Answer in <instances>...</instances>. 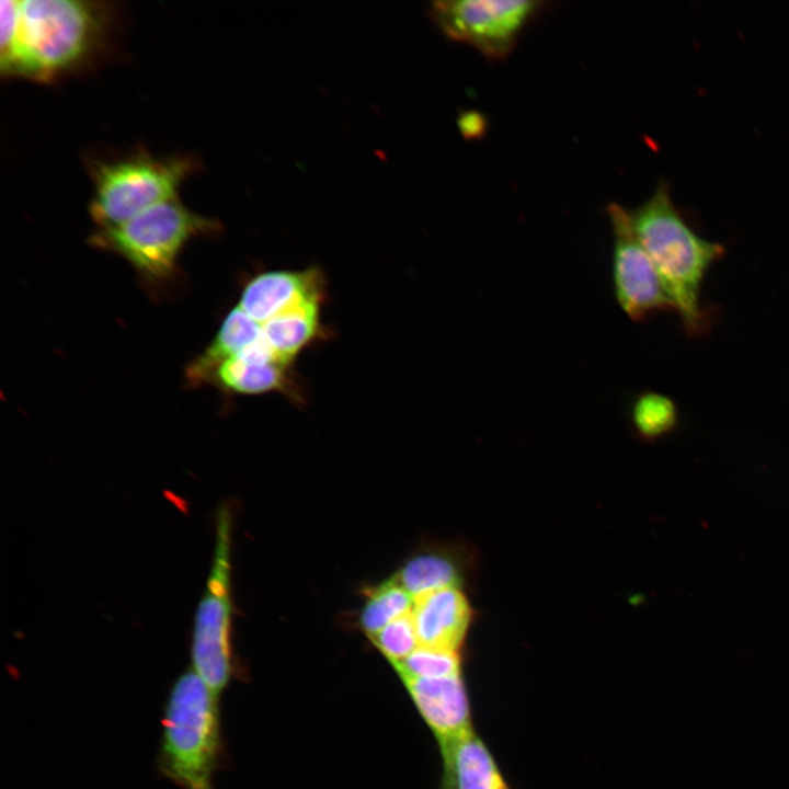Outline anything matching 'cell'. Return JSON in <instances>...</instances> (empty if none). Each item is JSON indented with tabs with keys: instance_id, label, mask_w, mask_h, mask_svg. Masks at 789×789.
Masks as SVG:
<instances>
[{
	"instance_id": "cell-1",
	"label": "cell",
	"mask_w": 789,
	"mask_h": 789,
	"mask_svg": "<svg viewBox=\"0 0 789 789\" xmlns=\"http://www.w3.org/2000/svg\"><path fill=\"white\" fill-rule=\"evenodd\" d=\"M0 70L52 80L95 49L106 27L100 3L75 0H2Z\"/></svg>"
},
{
	"instance_id": "cell-2",
	"label": "cell",
	"mask_w": 789,
	"mask_h": 789,
	"mask_svg": "<svg viewBox=\"0 0 789 789\" xmlns=\"http://www.w3.org/2000/svg\"><path fill=\"white\" fill-rule=\"evenodd\" d=\"M631 213L634 232L651 258L685 329L700 332L706 316L700 304L704 278L724 253L720 243L697 235L675 208L667 183Z\"/></svg>"
},
{
	"instance_id": "cell-3",
	"label": "cell",
	"mask_w": 789,
	"mask_h": 789,
	"mask_svg": "<svg viewBox=\"0 0 789 789\" xmlns=\"http://www.w3.org/2000/svg\"><path fill=\"white\" fill-rule=\"evenodd\" d=\"M220 754L218 696L193 670L185 671L165 702L159 769L183 789H215Z\"/></svg>"
},
{
	"instance_id": "cell-4",
	"label": "cell",
	"mask_w": 789,
	"mask_h": 789,
	"mask_svg": "<svg viewBox=\"0 0 789 789\" xmlns=\"http://www.w3.org/2000/svg\"><path fill=\"white\" fill-rule=\"evenodd\" d=\"M220 224L191 211L179 199L159 203L128 221L99 229L89 242L128 261L149 283H164L175 276L178 258L193 238L218 233Z\"/></svg>"
},
{
	"instance_id": "cell-5",
	"label": "cell",
	"mask_w": 789,
	"mask_h": 789,
	"mask_svg": "<svg viewBox=\"0 0 789 789\" xmlns=\"http://www.w3.org/2000/svg\"><path fill=\"white\" fill-rule=\"evenodd\" d=\"M194 162L184 157L137 152L96 163L92 169L90 215L99 229L117 227L144 210L176 198Z\"/></svg>"
},
{
	"instance_id": "cell-6",
	"label": "cell",
	"mask_w": 789,
	"mask_h": 789,
	"mask_svg": "<svg viewBox=\"0 0 789 789\" xmlns=\"http://www.w3.org/2000/svg\"><path fill=\"white\" fill-rule=\"evenodd\" d=\"M231 537V510L229 506H221L216 517L211 567L195 611L191 645L192 670L218 697L227 686L233 668Z\"/></svg>"
},
{
	"instance_id": "cell-7",
	"label": "cell",
	"mask_w": 789,
	"mask_h": 789,
	"mask_svg": "<svg viewBox=\"0 0 789 789\" xmlns=\"http://www.w3.org/2000/svg\"><path fill=\"white\" fill-rule=\"evenodd\" d=\"M542 4L534 0H443L430 4V16L450 39L501 59Z\"/></svg>"
},
{
	"instance_id": "cell-8",
	"label": "cell",
	"mask_w": 789,
	"mask_h": 789,
	"mask_svg": "<svg viewBox=\"0 0 789 789\" xmlns=\"http://www.w3.org/2000/svg\"><path fill=\"white\" fill-rule=\"evenodd\" d=\"M606 210L614 236L613 281L619 307L633 321L674 310L651 258L634 232L630 210L617 203H610Z\"/></svg>"
},
{
	"instance_id": "cell-9",
	"label": "cell",
	"mask_w": 789,
	"mask_h": 789,
	"mask_svg": "<svg viewBox=\"0 0 789 789\" xmlns=\"http://www.w3.org/2000/svg\"><path fill=\"white\" fill-rule=\"evenodd\" d=\"M313 298H327L322 270H272L250 278L240 294L238 307L262 324L281 312Z\"/></svg>"
},
{
	"instance_id": "cell-10",
	"label": "cell",
	"mask_w": 789,
	"mask_h": 789,
	"mask_svg": "<svg viewBox=\"0 0 789 789\" xmlns=\"http://www.w3.org/2000/svg\"><path fill=\"white\" fill-rule=\"evenodd\" d=\"M401 679L438 743L472 731L469 699L461 673Z\"/></svg>"
},
{
	"instance_id": "cell-11",
	"label": "cell",
	"mask_w": 789,
	"mask_h": 789,
	"mask_svg": "<svg viewBox=\"0 0 789 789\" xmlns=\"http://www.w3.org/2000/svg\"><path fill=\"white\" fill-rule=\"evenodd\" d=\"M419 645L458 650L471 619L459 587H446L414 598L411 609Z\"/></svg>"
},
{
	"instance_id": "cell-12",
	"label": "cell",
	"mask_w": 789,
	"mask_h": 789,
	"mask_svg": "<svg viewBox=\"0 0 789 789\" xmlns=\"http://www.w3.org/2000/svg\"><path fill=\"white\" fill-rule=\"evenodd\" d=\"M210 384L230 395L276 392L298 405L306 402L294 365L278 361H256L237 354L219 365Z\"/></svg>"
},
{
	"instance_id": "cell-13",
	"label": "cell",
	"mask_w": 789,
	"mask_h": 789,
	"mask_svg": "<svg viewBox=\"0 0 789 789\" xmlns=\"http://www.w3.org/2000/svg\"><path fill=\"white\" fill-rule=\"evenodd\" d=\"M438 745L443 758L439 789H510L493 755L473 730Z\"/></svg>"
},
{
	"instance_id": "cell-14",
	"label": "cell",
	"mask_w": 789,
	"mask_h": 789,
	"mask_svg": "<svg viewBox=\"0 0 789 789\" xmlns=\"http://www.w3.org/2000/svg\"><path fill=\"white\" fill-rule=\"evenodd\" d=\"M324 298L305 300L261 324L262 336L285 363L295 361L312 344L329 334L322 321Z\"/></svg>"
},
{
	"instance_id": "cell-15",
	"label": "cell",
	"mask_w": 789,
	"mask_h": 789,
	"mask_svg": "<svg viewBox=\"0 0 789 789\" xmlns=\"http://www.w3.org/2000/svg\"><path fill=\"white\" fill-rule=\"evenodd\" d=\"M468 570L465 553L433 546L412 554L393 575L413 597L446 587H459Z\"/></svg>"
},
{
	"instance_id": "cell-16",
	"label": "cell",
	"mask_w": 789,
	"mask_h": 789,
	"mask_svg": "<svg viewBox=\"0 0 789 789\" xmlns=\"http://www.w3.org/2000/svg\"><path fill=\"white\" fill-rule=\"evenodd\" d=\"M261 335V324L236 306L224 319L211 343L186 366V380L192 386L210 384L221 363L256 342Z\"/></svg>"
},
{
	"instance_id": "cell-17",
	"label": "cell",
	"mask_w": 789,
	"mask_h": 789,
	"mask_svg": "<svg viewBox=\"0 0 789 789\" xmlns=\"http://www.w3.org/2000/svg\"><path fill=\"white\" fill-rule=\"evenodd\" d=\"M358 624L371 638L392 620L409 614L414 598L392 576L366 591Z\"/></svg>"
},
{
	"instance_id": "cell-18",
	"label": "cell",
	"mask_w": 789,
	"mask_h": 789,
	"mask_svg": "<svg viewBox=\"0 0 789 789\" xmlns=\"http://www.w3.org/2000/svg\"><path fill=\"white\" fill-rule=\"evenodd\" d=\"M631 419L641 437L658 438L675 427L677 409L667 396L648 391L633 402Z\"/></svg>"
},
{
	"instance_id": "cell-19",
	"label": "cell",
	"mask_w": 789,
	"mask_h": 789,
	"mask_svg": "<svg viewBox=\"0 0 789 789\" xmlns=\"http://www.w3.org/2000/svg\"><path fill=\"white\" fill-rule=\"evenodd\" d=\"M392 666L401 678L444 677L461 673L456 650L423 645H419L408 658Z\"/></svg>"
},
{
	"instance_id": "cell-20",
	"label": "cell",
	"mask_w": 789,
	"mask_h": 789,
	"mask_svg": "<svg viewBox=\"0 0 789 789\" xmlns=\"http://www.w3.org/2000/svg\"><path fill=\"white\" fill-rule=\"evenodd\" d=\"M369 639L391 665L403 661L419 647L411 611L392 620Z\"/></svg>"
},
{
	"instance_id": "cell-21",
	"label": "cell",
	"mask_w": 789,
	"mask_h": 789,
	"mask_svg": "<svg viewBox=\"0 0 789 789\" xmlns=\"http://www.w3.org/2000/svg\"><path fill=\"white\" fill-rule=\"evenodd\" d=\"M458 126L466 138L477 137L481 135L484 126L481 114L470 111L465 112L458 118Z\"/></svg>"
}]
</instances>
